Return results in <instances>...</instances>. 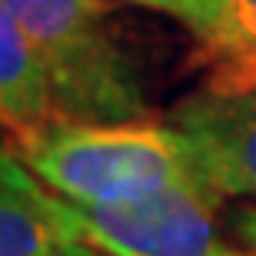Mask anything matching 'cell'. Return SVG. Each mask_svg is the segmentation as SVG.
<instances>
[{"instance_id":"obj_1","label":"cell","mask_w":256,"mask_h":256,"mask_svg":"<svg viewBox=\"0 0 256 256\" xmlns=\"http://www.w3.org/2000/svg\"><path fill=\"white\" fill-rule=\"evenodd\" d=\"M17 153L76 206H130L173 190L213 193L190 136L173 124H47L20 136Z\"/></svg>"},{"instance_id":"obj_3","label":"cell","mask_w":256,"mask_h":256,"mask_svg":"<svg viewBox=\"0 0 256 256\" xmlns=\"http://www.w3.org/2000/svg\"><path fill=\"white\" fill-rule=\"evenodd\" d=\"M223 200L173 190L130 206H74V223L100 256H250L220 226Z\"/></svg>"},{"instance_id":"obj_2","label":"cell","mask_w":256,"mask_h":256,"mask_svg":"<svg viewBox=\"0 0 256 256\" xmlns=\"http://www.w3.org/2000/svg\"><path fill=\"white\" fill-rule=\"evenodd\" d=\"M50 96L54 124H133L150 106L100 0H4Z\"/></svg>"},{"instance_id":"obj_4","label":"cell","mask_w":256,"mask_h":256,"mask_svg":"<svg viewBox=\"0 0 256 256\" xmlns=\"http://www.w3.org/2000/svg\"><path fill=\"white\" fill-rule=\"evenodd\" d=\"M170 124L190 136L216 196H256V90L203 86L173 106Z\"/></svg>"},{"instance_id":"obj_5","label":"cell","mask_w":256,"mask_h":256,"mask_svg":"<svg viewBox=\"0 0 256 256\" xmlns=\"http://www.w3.org/2000/svg\"><path fill=\"white\" fill-rule=\"evenodd\" d=\"M0 256H100L74 223L70 200L0 143Z\"/></svg>"},{"instance_id":"obj_8","label":"cell","mask_w":256,"mask_h":256,"mask_svg":"<svg viewBox=\"0 0 256 256\" xmlns=\"http://www.w3.org/2000/svg\"><path fill=\"white\" fill-rule=\"evenodd\" d=\"M126 4H136V7H146V10H156V14L180 20V24H186L193 30V37L220 10V0H126Z\"/></svg>"},{"instance_id":"obj_7","label":"cell","mask_w":256,"mask_h":256,"mask_svg":"<svg viewBox=\"0 0 256 256\" xmlns=\"http://www.w3.org/2000/svg\"><path fill=\"white\" fill-rule=\"evenodd\" d=\"M196 44L210 70L206 86L256 90V0H220Z\"/></svg>"},{"instance_id":"obj_6","label":"cell","mask_w":256,"mask_h":256,"mask_svg":"<svg viewBox=\"0 0 256 256\" xmlns=\"http://www.w3.org/2000/svg\"><path fill=\"white\" fill-rule=\"evenodd\" d=\"M0 124L14 130V140L54 124L44 74L4 0H0Z\"/></svg>"},{"instance_id":"obj_9","label":"cell","mask_w":256,"mask_h":256,"mask_svg":"<svg viewBox=\"0 0 256 256\" xmlns=\"http://www.w3.org/2000/svg\"><path fill=\"white\" fill-rule=\"evenodd\" d=\"M226 230L233 233V240H236L250 256H256V203H253V206L236 210V213L230 216V226Z\"/></svg>"}]
</instances>
